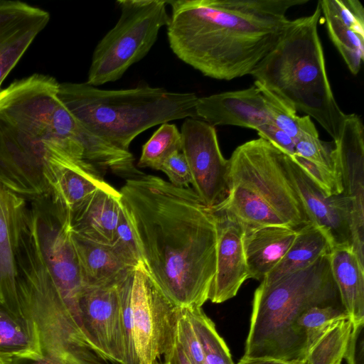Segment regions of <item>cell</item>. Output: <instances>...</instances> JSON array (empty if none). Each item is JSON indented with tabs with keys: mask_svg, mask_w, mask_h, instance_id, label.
Returning a JSON list of instances; mask_svg holds the SVG:
<instances>
[{
	"mask_svg": "<svg viewBox=\"0 0 364 364\" xmlns=\"http://www.w3.org/2000/svg\"><path fill=\"white\" fill-rule=\"evenodd\" d=\"M119 193L150 276L179 307H202L216 268L214 213L193 188L156 176L127 179Z\"/></svg>",
	"mask_w": 364,
	"mask_h": 364,
	"instance_id": "obj_1",
	"label": "cell"
},
{
	"mask_svg": "<svg viewBox=\"0 0 364 364\" xmlns=\"http://www.w3.org/2000/svg\"><path fill=\"white\" fill-rule=\"evenodd\" d=\"M309 0H172L167 36L173 53L203 75H251L276 46L292 7Z\"/></svg>",
	"mask_w": 364,
	"mask_h": 364,
	"instance_id": "obj_2",
	"label": "cell"
},
{
	"mask_svg": "<svg viewBox=\"0 0 364 364\" xmlns=\"http://www.w3.org/2000/svg\"><path fill=\"white\" fill-rule=\"evenodd\" d=\"M16 288L29 348L6 355L58 364H110L63 297L43 255L34 208L26 209L16 254Z\"/></svg>",
	"mask_w": 364,
	"mask_h": 364,
	"instance_id": "obj_3",
	"label": "cell"
},
{
	"mask_svg": "<svg viewBox=\"0 0 364 364\" xmlns=\"http://www.w3.org/2000/svg\"><path fill=\"white\" fill-rule=\"evenodd\" d=\"M329 253L306 268L260 282L254 293L243 358L305 360L306 339L299 318L315 306H342Z\"/></svg>",
	"mask_w": 364,
	"mask_h": 364,
	"instance_id": "obj_4",
	"label": "cell"
},
{
	"mask_svg": "<svg viewBox=\"0 0 364 364\" xmlns=\"http://www.w3.org/2000/svg\"><path fill=\"white\" fill-rule=\"evenodd\" d=\"M321 14L318 1L311 14L290 20L251 75L296 111L317 121L336 141L346 114L338 106L328 77L318 35Z\"/></svg>",
	"mask_w": 364,
	"mask_h": 364,
	"instance_id": "obj_5",
	"label": "cell"
},
{
	"mask_svg": "<svg viewBox=\"0 0 364 364\" xmlns=\"http://www.w3.org/2000/svg\"><path fill=\"white\" fill-rule=\"evenodd\" d=\"M290 156L259 137L238 146L228 159V193L212 209L243 229L284 225L298 229L309 220L292 178Z\"/></svg>",
	"mask_w": 364,
	"mask_h": 364,
	"instance_id": "obj_6",
	"label": "cell"
},
{
	"mask_svg": "<svg viewBox=\"0 0 364 364\" xmlns=\"http://www.w3.org/2000/svg\"><path fill=\"white\" fill-rule=\"evenodd\" d=\"M58 96L68 110L89 130L129 151L141 133L170 121L196 118L198 97L147 85L102 90L86 82L59 84Z\"/></svg>",
	"mask_w": 364,
	"mask_h": 364,
	"instance_id": "obj_7",
	"label": "cell"
},
{
	"mask_svg": "<svg viewBox=\"0 0 364 364\" xmlns=\"http://www.w3.org/2000/svg\"><path fill=\"white\" fill-rule=\"evenodd\" d=\"M59 84L39 73L14 80L0 90V122L55 145L87 172L109 166L118 149L73 116L59 98Z\"/></svg>",
	"mask_w": 364,
	"mask_h": 364,
	"instance_id": "obj_8",
	"label": "cell"
},
{
	"mask_svg": "<svg viewBox=\"0 0 364 364\" xmlns=\"http://www.w3.org/2000/svg\"><path fill=\"white\" fill-rule=\"evenodd\" d=\"M120 16L96 46L85 82L92 86L120 79L144 58L168 25L167 1L119 0Z\"/></svg>",
	"mask_w": 364,
	"mask_h": 364,
	"instance_id": "obj_9",
	"label": "cell"
},
{
	"mask_svg": "<svg viewBox=\"0 0 364 364\" xmlns=\"http://www.w3.org/2000/svg\"><path fill=\"white\" fill-rule=\"evenodd\" d=\"M129 304L137 364H155L176 342L181 308L164 293L142 264L131 272Z\"/></svg>",
	"mask_w": 364,
	"mask_h": 364,
	"instance_id": "obj_10",
	"label": "cell"
},
{
	"mask_svg": "<svg viewBox=\"0 0 364 364\" xmlns=\"http://www.w3.org/2000/svg\"><path fill=\"white\" fill-rule=\"evenodd\" d=\"M32 203L46 264L63 297L82 322L78 299L84 285L65 215L49 195L33 200Z\"/></svg>",
	"mask_w": 364,
	"mask_h": 364,
	"instance_id": "obj_11",
	"label": "cell"
},
{
	"mask_svg": "<svg viewBox=\"0 0 364 364\" xmlns=\"http://www.w3.org/2000/svg\"><path fill=\"white\" fill-rule=\"evenodd\" d=\"M180 132L193 189L212 210L228 193V159L222 154L216 129L202 119L186 118Z\"/></svg>",
	"mask_w": 364,
	"mask_h": 364,
	"instance_id": "obj_12",
	"label": "cell"
},
{
	"mask_svg": "<svg viewBox=\"0 0 364 364\" xmlns=\"http://www.w3.org/2000/svg\"><path fill=\"white\" fill-rule=\"evenodd\" d=\"M50 151L49 143L0 122V183L31 200L49 195L45 173Z\"/></svg>",
	"mask_w": 364,
	"mask_h": 364,
	"instance_id": "obj_13",
	"label": "cell"
},
{
	"mask_svg": "<svg viewBox=\"0 0 364 364\" xmlns=\"http://www.w3.org/2000/svg\"><path fill=\"white\" fill-rule=\"evenodd\" d=\"M333 154L351 205L352 246L364 262V126L359 115L346 114Z\"/></svg>",
	"mask_w": 364,
	"mask_h": 364,
	"instance_id": "obj_14",
	"label": "cell"
},
{
	"mask_svg": "<svg viewBox=\"0 0 364 364\" xmlns=\"http://www.w3.org/2000/svg\"><path fill=\"white\" fill-rule=\"evenodd\" d=\"M84 329L109 362L124 364L121 302L115 285L85 286L78 299Z\"/></svg>",
	"mask_w": 364,
	"mask_h": 364,
	"instance_id": "obj_15",
	"label": "cell"
},
{
	"mask_svg": "<svg viewBox=\"0 0 364 364\" xmlns=\"http://www.w3.org/2000/svg\"><path fill=\"white\" fill-rule=\"evenodd\" d=\"M290 170L309 222L321 229L332 247L352 245V215L343 193L326 196L290 156Z\"/></svg>",
	"mask_w": 364,
	"mask_h": 364,
	"instance_id": "obj_16",
	"label": "cell"
},
{
	"mask_svg": "<svg viewBox=\"0 0 364 364\" xmlns=\"http://www.w3.org/2000/svg\"><path fill=\"white\" fill-rule=\"evenodd\" d=\"M49 21L50 14L44 9L21 1L0 0V88Z\"/></svg>",
	"mask_w": 364,
	"mask_h": 364,
	"instance_id": "obj_17",
	"label": "cell"
},
{
	"mask_svg": "<svg viewBox=\"0 0 364 364\" xmlns=\"http://www.w3.org/2000/svg\"><path fill=\"white\" fill-rule=\"evenodd\" d=\"M26 207V198L0 183V304L22 323L16 288V254Z\"/></svg>",
	"mask_w": 364,
	"mask_h": 364,
	"instance_id": "obj_18",
	"label": "cell"
},
{
	"mask_svg": "<svg viewBox=\"0 0 364 364\" xmlns=\"http://www.w3.org/2000/svg\"><path fill=\"white\" fill-rule=\"evenodd\" d=\"M214 214L217 230L216 268L208 300L220 304L233 298L249 279V274L242 226L228 215Z\"/></svg>",
	"mask_w": 364,
	"mask_h": 364,
	"instance_id": "obj_19",
	"label": "cell"
},
{
	"mask_svg": "<svg viewBox=\"0 0 364 364\" xmlns=\"http://www.w3.org/2000/svg\"><path fill=\"white\" fill-rule=\"evenodd\" d=\"M196 114L213 127L228 125L256 130L273 123L262 92L255 83L246 89L198 97Z\"/></svg>",
	"mask_w": 364,
	"mask_h": 364,
	"instance_id": "obj_20",
	"label": "cell"
},
{
	"mask_svg": "<svg viewBox=\"0 0 364 364\" xmlns=\"http://www.w3.org/2000/svg\"><path fill=\"white\" fill-rule=\"evenodd\" d=\"M328 36L348 70L357 75L364 60V9L358 0H320Z\"/></svg>",
	"mask_w": 364,
	"mask_h": 364,
	"instance_id": "obj_21",
	"label": "cell"
},
{
	"mask_svg": "<svg viewBox=\"0 0 364 364\" xmlns=\"http://www.w3.org/2000/svg\"><path fill=\"white\" fill-rule=\"evenodd\" d=\"M120 198L119 191L107 183L72 210H60L72 232L94 242L110 245L122 208Z\"/></svg>",
	"mask_w": 364,
	"mask_h": 364,
	"instance_id": "obj_22",
	"label": "cell"
},
{
	"mask_svg": "<svg viewBox=\"0 0 364 364\" xmlns=\"http://www.w3.org/2000/svg\"><path fill=\"white\" fill-rule=\"evenodd\" d=\"M297 229L264 225L244 229L243 247L249 279L262 282L291 245Z\"/></svg>",
	"mask_w": 364,
	"mask_h": 364,
	"instance_id": "obj_23",
	"label": "cell"
},
{
	"mask_svg": "<svg viewBox=\"0 0 364 364\" xmlns=\"http://www.w3.org/2000/svg\"><path fill=\"white\" fill-rule=\"evenodd\" d=\"M45 177L52 202L63 212L72 210L107 183L87 173L55 149L51 150Z\"/></svg>",
	"mask_w": 364,
	"mask_h": 364,
	"instance_id": "obj_24",
	"label": "cell"
},
{
	"mask_svg": "<svg viewBox=\"0 0 364 364\" xmlns=\"http://www.w3.org/2000/svg\"><path fill=\"white\" fill-rule=\"evenodd\" d=\"M329 261L343 308L352 323L364 321V263L350 245L333 247Z\"/></svg>",
	"mask_w": 364,
	"mask_h": 364,
	"instance_id": "obj_25",
	"label": "cell"
},
{
	"mask_svg": "<svg viewBox=\"0 0 364 364\" xmlns=\"http://www.w3.org/2000/svg\"><path fill=\"white\" fill-rule=\"evenodd\" d=\"M70 232L84 287L115 285L133 269L114 253L110 245Z\"/></svg>",
	"mask_w": 364,
	"mask_h": 364,
	"instance_id": "obj_26",
	"label": "cell"
},
{
	"mask_svg": "<svg viewBox=\"0 0 364 364\" xmlns=\"http://www.w3.org/2000/svg\"><path fill=\"white\" fill-rule=\"evenodd\" d=\"M332 248L326 233L309 222L297 229L296 237L285 255L261 282H272L306 268L321 256L329 253Z\"/></svg>",
	"mask_w": 364,
	"mask_h": 364,
	"instance_id": "obj_27",
	"label": "cell"
},
{
	"mask_svg": "<svg viewBox=\"0 0 364 364\" xmlns=\"http://www.w3.org/2000/svg\"><path fill=\"white\" fill-rule=\"evenodd\" d=\"M353 323L350 319L338 321L328 328L309 348L306 364H341Z\"/></svg>",
	"mask_w": 364,
	"mask_h": 364,
	"instance_id": "obj_28",
	"label": "cell"
},
{
	"mask_svg": "<svg viewBox=\"0 0 364 364\" xmlns=\"http://www.w3.org/2000/svg\"><path fill=\"white\" fill-rule=\"evenodd\" d=\"M263 95L270 118L277 127L287 133L294 141L304 134L318 136V132L308 115L299 116L297 111L279 97L257 82Z\"/></svg>",
	"mask_w": 364,
	"mask_h": 364,
	"instance_id": "obj_29",
	"label": "cell"
},
{
	"mask_svg": "<svg viewBox=\"0 0 364 364\" xmlns=\"http://www.w3.org/2000/svg\"><path fill=\"white\" fill-rule=\"evenodd\" d=\"M186 309L201 345L205 364H234L227 344L202 307Z\"/></svg>",
	"mask_w": 364,
	"mask_h": 364,
	"instance_id": "obj_30",
	"label": "cell"
},
{
	"mask_svg": "<svg viewBox=\"0 0 364 364\" xmlns=\"http://www.w3.org/2000/svg\"><path fill=\"white\" fill-rule=\"evenodd\" d=\"M176 151H181V134L176 126L164 123L142 146L138 166L158 170L161 162Z\"/></svg>",
	"mask_w": 364,
	"mask_h": 364,
	"instance_id": "obj_31",
	"label": "cell"
},
{
	"mask_svg": "<svg viewBox=\"0 0 364 364\" xmlns=\"http://www.w3.org/2000/svg\"><path fill=\"white\" fill-rule=\"evenodd\" d=\"M346 319H350L349 316L342 306H315L305 311L299 318L297 325L305 334L307 351L328 328Z\"/></svg>",
	"mask_w": 364,
	"mask_h": 364,
	"instance_id": "obj_32",
	"label": "cell"
},
{
	"mask_svg": "<svg viewBox=\"0 0 364 364\" xmlns=\"http://www.w3.org/2000/svg\"><path fill=\"white\" fill-rule=\"evenodd\" d=\"M30 347L23 323L0 304V355L19 353Z\"/></svg>",
	"mask_w": 364,
	"mask_h": 364,
	"instance_id": "obj_33",
	"label": "cell"
},
{
	"mask_svg": "<svg viewBox=\"0 0 364 364\" xmlns=\"http://www.w3.org/2000/svg\"><path fill=\"white\" fill-rule=\"evenodd\" d=\"M110 246L129 267L134 268L142 264L139 249L123 206Z\"/></svg>",
	"mask_w": 364,
	"mask_h": 364,
	"instance_id": "obj_34",
	"label": "cell"
},
{
	"mask_svg": "<svg viewBox=\"0 0 364 364\" xmlns=\"http://www.w3.org/2000/svg\"><path fill=\"white\" fill-rule=\"evenodd\" d=\"M333 150L331 144L321 140L319 136L304 134L295 141L294 155L320 167L338 173L335 166Z\"/></svg>",
	"mask_w": 364,
	"mask_h": 364,
	"instance_id": "obj_35",
	"label": "cell"
},
{
	"mask_svg": "<svg viewBox=\"0 0 364 364\" xmlns=\"http://www.w3.org/2000/svg\"><path fill=\"white\" fill-rule=\"evenodd\" d=\"M177 342L191 364H205L201 345L186 308H181L177 326Z\"/></svg>",
	"mask_w": 364,
	"mask_h": 364,
	"instance_id": "obj_36",
	"label": "cell"
},
{
	"mask_svg": "<svg viewBox=\"0 0 364 364\" xmlns=\"http://www.w3.org/2000/svg\"><path fill=\"white\" fill-rule=\"evenodd\" d=\"M158 170L166 173L169 182L177 187L188 188L191 184L192 177L188 163L180 151H176L168 156Z\"/></svg>",
	"mask_w": 364,
	"mask_h": 364,
	"instance_id": "obj_37",
	"label": "cell"
},
{
	"mask_svg": "<svg viewBox=\"0 0 364 364\" xmlns=\"http://www.w3.org/2000/svg\"><path fill=\"white\" fill-rule=\"evenodd\" d=\"M256 131L259 137L268 141L274 146L290 156L295 153L294 140L284 131L273 123H268L259 127Z\"/></svg>",
	"mask_w": 364,
	"mask_h": 364,
	"instance_id": "obj_38",
	"label": "cell"
},
{
	"mask_svg": "<svg viewBox=\"0 0 364 364\" xmlns=\"http://www.w3.org/2000/svg\"><path fill=\"white\" fill-rule=\"evenodd\" d=\"M344 358L347 364H364V321L353 323Z\"/></svg>",
	"mask_w": 364,
	"mask_h": 364,
	"instance_id": "obj_39",
	"label": "cell"
},
{
	"mask_svg": "<svg viewBox=\"0 0 364 364\" xmlns=\"http://www.w3.org/2000/svg\"><path fill=\"white\" fill-rule=\"evenodd\" d=\"M8 364H58L44 357L16 358L0 355Z\"/></svg>",
	"mask_w": 364,
	"mask_h": 364,
	"instance_id": "obj_40",
	"label": "cell"
},
{
	"mask_svg": "<svg viewBox=\"0 0 364 364\" xmlns=\"http://www.w3.org/2000/svg\"><path fill=\"white\" fill-rule=\"evenodd\" d=\"M163 359L168 360L171 364H191L184 351L178 343L177 338L173 348Z\"/></svg>",
	"mask_w": 364,
	"mask_h": 364,
	"instance_id": "obj_41",
	"label": "cell"
},
{
	"mask_svg": "<svg viewBox=\"0 0 364 364\" xmlns=\"http://www.w3.org/2000/svg\"><path fill=\"white\" fill-rule=\"evenodd\" d=\"M237 364H306L305 361H285L272 358H246L242 357Z\"/></svg>",
	"mask_w": 364,
	"mask_h": 364,
	"instance_id": "obj_42",
	"label": "cell"
},
{
	"mask_svg": "<svg viewBox=\"0 0 364 364\" xmlns=\"http://www.w3.org/2000/svg\"><path fill=\"white\" fill-rule=\"evenodd\" d=\"M155 364H171L168 360L163 359L161 360H159Z\"/></svg>",
	"mask_w": 364,
	"mask_h": 364,
	"instance_id": "obj_43",
	"label": "cell"
},
{
	"mask_svg": "<svg viewBox=\"0 0 364 364\" xmlns=\"http://www.w3.org/2000/svg\"><path fill=\"white\" fill-rule=\"evenodd\" d=\"M0 364H8L1 357H0Z\"/></svg>",
	"mask_w": 364,
	"mask_h": 364,
	"instance_id": "obj_44",
	"label": "cell"
}]
</instances>
